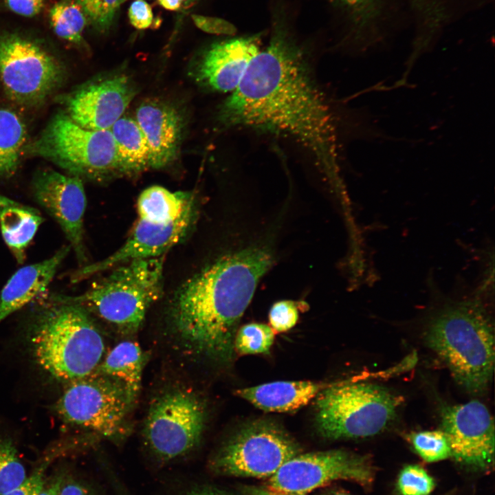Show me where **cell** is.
<instances>
[{"instance_id": "obj_33", "label": "cell", "mask_w": 495, "mask_h": 495, "mask_svg": "<svg viewBox=\"0 0 495 495\" xmlns=\"http://www.w3.org/2000/svg\"><path fill=\"white\" fill-rule=\"evenodd\" d=\"M56 456V453L45 456L19 486L3 495H38L45 484L48 467Z\"/></svg>"}, {"instance_id": "obj_39", "label": "cell", "mask_w": 495, "mask_h": 495, "mask_svg": "<svg viewBox=\"0 0 495 495\" xmlns=\"http://www.w3.org/2000/svg\"><path fill=\"white\" fill-rule=\"evenodd\" d=\"M244 495H307L287 492L267 486H250L243 490Z\"/></svg>"}, {"instance_id": "obj_27", "label": "cell", "mask_w": 495, "mask_h": 495, "mask_svg": "<svg viewBox=\"0 0 495 495\" xmlns=\"http://www.w3.org/2000/svg\"><path fill=\"white\" fill-rule=\"evenodd\" d=\"M26 476L25 468L12 441L0 437V495L16 488Z\"/></svg>"}, {"instance_id": "obj_11", "label": "cell", "mask_w": 495, "mask_h": 495, "mask_svg": "<svg viewBox=\"0 0 495 495\" xmlns=\"http://www.w3.org/2000/svg\"><path fill=\"white\" fill-rule=\"evenodd\" d=\"M298 454V446L285 430L257 421L242 428L226 443L213 468L229 476L270 478Z\"/></svg>"}, {"instance_id": "obj_42", "label": "cell", "mask_w": 495, "mask_h": 495, "mask_svg": "<svg viewBox=\"0 0 495 495\" xmlns=\"http://www.w3.org/2000/svg\"><path fill=\"white\" fill-rule=\"evenodd\" d=\"M338 2H340L341 3L350 6H359L360 4H362L367 1L368 0H334Z\"/></svg>"}, {"instance_id": "obj_29", "label": "cell", "mask_w": 495, "mask_h": 495, "mask_svg": "<svg viewBox=\"0 0 495 495\" xmlns=\"http://www.w3.org/2000/svg\"><path fill=\"white\" fill-rule=\"evenodd\" d=\"M409 440L417 453L427 462H437L450 456L449 442L441 430L413 432Z\"/></svg>"}, {"instance_id": "obj_28", "label": "cell", "mask_w": 495, "mask_h": 495, "mask_svg": "<svg viewBox=\"0 0 495 495\" xmlns=\"http://www.w3.org/2000/svg\"><path fill=\"white\" fill-rule=\"evenodd\" d=\"M274 340L271 327L262 323H249L236 333L234 347L241 355L267 353Z\"/></svg>"}, {"instance_id": "obj_14", "label": "cell", "mask_w": 495, "mask_h": 495, "mask_svg": "<svg viewBox=\"0 0 495 495\" xmlns=\"http://www.w3.org/2000/svg\"><path fill=\"white\" fill-rule=\"evenodd\" d=\"M32 192L37 203L58 223L82 265L87 261L84 244V216L87 199L80 177L52 168L34 177Z\"/></svg>"}, {"instance_id": "obj_17", "label": "cell", "mask_w": 495, "mask_h": 495, "mask_svg": "<svg viewBox=\"0 0 495 495\" xmlns=\"http://www.w3.org/2000/svg\"><path fill=\"white\" fill-rule=\"evenodd\" d=\"M259 36L238 37L212 45L203 56L197 80L206 87L223 93L234 91L260 49Z\"/></svg>"}, {"instance_id": "obj_9", "label": "cell", "mask_w": 495, "mask_h": 495, "mask_svg": "<svg viewBox=\"0 0 495 495\" xmlns=\"http://www.w3.org/2000/svg\"><path fill=\"white\" fill-rule=\"evenodd\" d=\"M205 420V407L199 397L186 388H173L152 401L144 421V437L158 459L171 461L198 445Z\"/></svg>"}, {"instance_id": "obj_34", "label": "cell", "mask_w": 495, "mask_h": 495, "mask_svg": "<svg viewBox=\"0 0 495 495\" xmlns=\"http://www.w3.org/2000/svg\"><path fill=\"white\" fill-rule=\"evenodd\" d=\"M195 25L201 30L214 34L232 35L236 29L235 26L223 19L201 15H192Z\"/></svg>"}, {"instance_id": "obj_6", "label": "cell", "mask_w": 495, "mask_h": 495, "mask_svg": "<svg viewBox=\"0 0 495 495\" xmlns=\"http://www.w3.org/2000/svg\"><path fill=\"white\" fill-rule=\"evenodd\" d=\"M316 421L328 439L376 435L396 418L402 398L387 388L366 382L331 384L316 401Z\"/></svg>"}, {"instance_id": "obj_43", "label": "cell", "mask_w": 495, "mask_h": 495, "mask_svg": "<svg viewBox=\"0 0 495 495\" xmlns=\"http://www.w3.org/2000/svg\"><path fill=\"white\" fill-rule=\"evenodd\" d=\"M330 495H347L346 494L342 493V492H335L333 494H331Z\"/></svg>"}, {"instance_id": "obj_40", "label": "cell", "mask_w": 495, "mask_h": 495, "mask_svg": "<svg viewBox=\"0 0 495 495\" xmlns=\"http://www.w3.org/2000/svg\"><path fill=\"white\" fill-rule=\"evenodd\" d=\"M163 8L169 10H177L190 0H156Z\"/></svg>"}, {"instance_id": "obj_10", "label": "cell", "mask_w": 495, "mask_h": 495, "mask_svg": "<svg viewBox=\"0 0 495 495\" xmlns=\"http://www.w3.org/2000/svg\"><path fill=\"white\" fill-rule=\"evenodd\" d=\"M64 75L60 63L37 42L16 33H0V78L14 102L39 104L60 85Z\"/></svg>"}, {"instance_id": "obj_22", "label": "cell", "mask_w": 495, "mask_h": 495, "mask_svg": "<svg viewBox=\"0 0 495 495\" xmlns=\"http://www.w3.org/2000/svg\"><path fill=\"white\" fill-rule=\"evenodd\" d=\"M138 219L158 224H169L195 212L192 193L170 191L160 186L144 189L137 201Z\"/></svg>"}, {"instance_id": "obj_25", "label": "cell", "mask_w": 495, "mask_h": 495, "mask_svg": "<svg viewBox=\"0 0 495 495\" xmlns=\"http://www.w3.org/2000/svg\"><path fill=\"white\" fill-rule=\"evenodd\" d=\"M25 140V126L20 118L9 109H0V178L16 172Z\"/></svg>"}, {"instance_id": "obj_35", "label": "cell", "mask_w": 495, "mask_h": 495, "mask_svg": "<svg viewBox=\"0 0 495 495\" xmlns=\"http://www.w3.org/2000/svg\"><path fill=\"white\" fill-rule=\"evenodd\" d=\"M128 14L131 25L138 30L146 29L153 23L152 9L144 0L133 1L129 8Z\"/></svg>"}, {"instance_id": "obj_36", "label": "cell", "mask_w": 495, "mask_h": 495, "mask_svg": "<svg viewBox=\"0 0 495 495\" xmlns=\"http://www.w3.org/2000/svg\"><path fill=\"white\" fill-rule=\"evenodd\" d=\"M58 495H97L94 490L81 479L66 473L64 475Z\"/></svg>"}, {"instance_id": "obj_18", "label": "cell", "mask_w": 495, "mask_h": 495, "mask_svg": "<svg viewBox=\"0 0 495 495\" xmlns=\"http://www.w3.org/2000/svg\"><path fill=\"white\" fill-rule=\"evenodd\" d=\"M135 121L146 140L150 167L157 169L176 157L180 144L182 118L173 107L155 100H146L137 109Z\"/></svg>"}, {"instance_id": "obj_32", "label": "cell", "mask_w": 495, "mask_h": 495, "mask_svg": "<svg viewBox=\"0 0 495 495\" xmlns=\"http://www.w3.org/2000/svg\"><path fill=\"white\" fill-rule=\"evenodd\" d=\"M298 319L297 303L285 300L275 302L271 307L269 320L271 328L276 332H285L295 326Z\"/></svg>"}, {"instance_id": "obj_5", "label": "cell", "mask_w": 495, "mask_h": 495, "mask_svg": "<svg viewBox=\"0 0 495 495\" xmlns=\"http://www.w3.org/2000/svg\"><path fill=\"white\" fill-rule=\"evenodd\" d=\"M164 261V255L131 261L114 267L81 294L57 295L96 313L123 332L134 333L162 294Z\"/></svg>"}, {"instance_id": "obj_2", "label": "cell", "mask_w": 495, "mask_h": 495, "mask_svg": "<svg viewBox=\"0 0 495 495\" xmlns=\"http://www.w3.org/2000/svg\"><path fill=\"white\" fill-rule=\"evenodd\" d=\"M272 261L268 249L251 246L221 256L184 282L170 307L182 344L196 354L230 358L239 322Z\"/></svg>"}, {"instance_id": "obj_16", "label": "cell", "mask_w": 495, "mask_h": 495, "mask_svg": "<svg viewBox=\"0 0 495 495\" xmlns=\"http://www.w3.org/2000/svg\"><path fill=\"white\" fill-rule=\"evenodd\" d=\"M194 218L195 212L169 224L138 219L129 238L118 250L98 262L82 265L70 275V281L78 283L131 261L164 255L187 234Z\"/></svg>"}, {"instance_id": "obj_7", "label": "cell", "mask_w": 495, "mask_h": 495, "mask_svg": "<svg viewBox=\"0 0 495 495\" xmlns=\"http://www.w3.org/2000/svg\"><path fill=\"white\" fill-rule=\"evenodd\" d=\"M24 149L27 153L47 160L72 175L102 179L121 175L110 130L84 128L64 111L56 113L38 137Z\"/></svg>"}, {"instance_id": "obj_21", "label": "cell", "mask_w": 495, "mask_h": 495, "mask_svg": "<svg viewBox=\"0 0 495 495\" xmlns=\"http://www.w3.org/2000/svg\"><path fill=\"white\" fill-rule=\"evenodd\" d=\"M43 221L37 209L0 193L1 232L17 263L24 262L27 248Z\"/></svg>"}, {"instance_id": "obj_20", "label": "cell", "mask_w": 495, "mask_h": 495, "mask_svg": "<svg viewBox=\"0 0 495 495\" xmlns=\"http://www.w3.org/2000/svg\"><path fill=\"white\" fill-rule=\"evenodd\" d=\"M331 384L278 381L239 389L236 395L265 411L291 412L307 405Z\"/></svg>"}, {"instance_id": "obj_30", "label": "cell", "mask_w": 495, "mask_h": 495, "mask_svg": "<svg viewBox=\"0 0 495 495\" xmlns=\"http://www.w3.org/2000/svg\"><path fill=\"white\" fill-rule=\"evenodd\" d=\"M397 485L401 495H428L434 490L435 483L422 467L408 465L401 470Z\"/></svg>"}, {"instance_id": "obj_19", "label": "cell", "mask_w": 495, "mask_h": 495, "mask_svg": "<svg viewBox=\"0 0 495 495\" xmlns=\"http://www.w3.org/2000/svg\"><path fill=\"white\" fill-rule=\"evenodd\" d=\"M70 250L69 245L63 246L51 257L12 275L0 292V323L45 292Z\"/></svg>"}, {"instance_id": "obj_8", "label": "cell", "mask_w": 495, "mask_h": 495, "mask_svg": "<svg viewBox=\"0 0 495 495\" xmlns=\"http://www.w3.org/2000/svg\"><path fill=\"white\" fill-rule=\"evenodd\" d=\"M133 404L120 383L92 373L69 382L55 410L65 422L110 440H121L127 434Z\"/></svg>"}, {"instance_id": "obj_26", "label": "cell", "mask_w": 495, "mask_h": 495, "mask_svg": "<svg viewBox=\"0 0 495 495\" xmlns=\"http://www.w3.org/2000/svg\"><path fill=\"white\" fill-rule=\"evenodd\" d=\"M50 21L54 33L60 38L80 43L87 24L86 15L76 1H63L50 10Z\"/></svg>"}, {"instance_id": "obj_24", "label": "cell", "mask_w": 495, "mask_h": 495, "mask_svg": "<svg viewBox=\"0 0 495 495\" xmlns=\"http://www.w3.org/2000/svg\"><path fill=\"white\" fill-rule=\"evenodd\" d=\"M109 130L114 140L121 175H136L151 168L148 144L135 120L121 117Z\"/></svg>"}, {"instance_id": "obj_38", "label": "cell", "mask_w": 495, "mask_h": 495, "mask_svg": "<svg viewBox=\"0 0 495 495\" xmlns=\"http://www.w3.org/2000/svg\"><path fill=\"white\" fill-rule=\"evenodd\" d=\"M65 472L60 471L46 478L45 484L38 495H58L59 490Z\"/></svg>"}, {"instance_id": "obj_15", "label": "cell", "mask_w": 495, "mask_h": 495, "mask_svg": "<svg viewBox=\"0 0 495 495\" xmlns=\"http://www.w3.org/2000/svg\"><path fill=\"white\" fill-rule=\"evenodd\" d=\"M135 94L136 89L129 76L114 74L87 82L65 96L64 112L84 128L109 129Z\"/></svg>"}, {"instance_id": "obj_1", "label": "cell", "mask_w": 495, "mask_h": 495, "mask_svg": "<svg viewBox=\"0 0 495 495\" xmlns=\"http://www.w3.org/2000/svg\"><path fill=\"white\" fill-rule=\"evenodd\" d=\"M226 128L287 138L301 146L320 173L338 184L333 115L301 49L275 35L251 60L238 87L221 107Z\"/></svg>"}, {"instance_id": "obj_13", "label": "cell", "mask_w": 495, "mask_h": 495, "mask_svg": "<svg viewBox=\"0 0 495 495\" xmlns=\"http://www.w3.org/2000/svg\"><path fill=\"white\" fill-rule=\"evenodd\" d=\"M450 456L477 470H489L494 461V424L487 408L478 400L446 407L441 429Z\"/></svg>"}, {"instance_id": "obj_3", "label": "cell", "mask_w": 495, "mask_h": 495, "mask_svg": "<svg viewBox=\"0 0 495 495\" xmlns=\"http://www.w3.org/2000/svg\"><path fill=\"white\" fill-rule=\"evenodd\" d=\"M425 340L462 388L472 394L487 390L494 373V333L478 298L446 301L430 320Z\"/></svg>"}, {"instance_id": "obj_31", "label": "cell", "mask_w": 495, "mask_h": 495, "mask_svg": "<svg viewBox=\"0 0 495 495\" xmlns=\"http://www.w3.org/2000/svg\"><path fill=\"white\" fill-rule=\"evenodd\" d=\"M124 0H76L86 16L99 30L109 28Z\"/></svg>"}, {"instance_id": "obj_12", "label": "cell", "mask_w": 495, "mask_h": 495, "mask_svg": "<svg viewBox=\"0 0 495 495\" xmlns=\"http://www.w3.org/2000/svg\"><path fill=\"white\" fill-rule=\"evenodd\" d=\"M373 478V467L367 457L332 450L297 454L269 478L268 485L307 494L335 481H351L368 486Z\"/></svg>"}, {"instance_id": "obj_37", "label": "cell", "mask_w": 495, "mask_h": 495, "mask_svg": "<svg viewBox=\"0 0 495 495\" xmlns=\"http://www.w3.org/2000/svg\"><path fill=\"white\" fill-rule=\"evenodd\" d=\"M6 6L15 14L32 17L41 12L45 0H6Z\"/></svg>"}, {"instance_id": "obj_23", "label": "cell", "mask_w": 495, "mask_h": 495, "mask_svg": "<svg viewBox=\"0 0 495 495\" xmlns=\"http://www.w3.org/2000/svg\"><path fill=\"white\" fill-rule=\"evenodd\" d=\"M144 364V353L135 342L124 341L116 345L93 373L120 383L134 403L140 391Z\"/></svg>"}, {"instance_id": "obj_41", "label": "cell", "mask_w": 495, "mask_h": 495, "mask_svg": "<svg viewBox=\"0 0 495 495\" xmlns=\"http://www.w3.org/2000/svg\"><path fill=\"white\" fill-rule=\"evenodd\" d=\"M190 495H229L220 491L210 490V489H202L193 491Z\"/></svg>"}, {"instance_id": "obj_4", "label": "cell", "mask_w": 495, "mask_h": 495, "mask_svg": "<svg viewBox=\"0 0 495 495\" xmlns=\"http://www.w3.org/2000/svg\"><path fill=\"white\" fill-rule=\"evenodd\" d=\"M34 357L55 379L71 382L92 374L103 359V337L82 305L50 295L37 311L31 333Z\"/></svg>"}]
</instances>
